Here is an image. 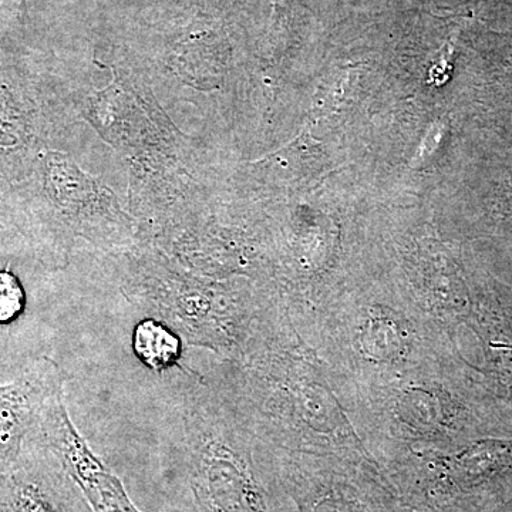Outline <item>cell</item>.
<instances>
[{
    "label": "cell",
    "instance_id": "1",
    "mask_svg": "<svg viewBox=\"0 0 512 512\" xmlns=\"http://www.w3.org/2000/svg\"><path fill=\"white\" fill-rule=\"evenodd\" d=\"M35 384L22 382L0 387V460L15 453L20 437L28 429L30 420L37 416Z\"/></svg>",
    "mask_w": 512,
    "mask_h": 512
},
{
    "label": "cell",
    "instance_id": "2",
    "mask_svg": "<svg viewBox=\"0 0 512 512\" xmlns=\"http://www.w3.org/2000/svg\"><path fill=\"white\" fill-rule=\"evenodd\" d=\"M134 350L141 362L154 370L173 366L181 355L177 336L153 319L138 323L134 332Z\"/></svg>",
    "mask_w": 512,
    "mask_h": 512
},
{
    "label": "cell",
    "instance_id": "3",
    "mask_svg": "<svg viewBox=\"0 0 512 512\" xmlns=\"http://www.w3.org/2000/svg\"><path fill=\"white\" fill-rule=\"evenodd\" d=\"M26 293L18 276L8 269H0V325H9L22 315Z\"/></svg>",
    "mask_w": 512,
    "mask_h": 512
},
{
    "label": "cell",
    "instance_id": "4",
    "mask_svg": "<svg viewBox=\"0 0 512 512\" xmlns=\"http://www.w3.org/2000/svg\"><path fill=\"white\" fill-rule=\"evenodd\" d=\"M10 512H52V510L36 487L23 485L13 497Z\"/></svg>",
    "mask_w": 512,
    "mask_h": 512
}]
</instances>
